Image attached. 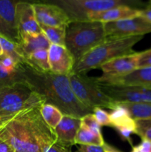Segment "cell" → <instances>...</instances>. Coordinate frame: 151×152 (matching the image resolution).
<instances>
[{
	"label": "cell",
	"mask_w": 151,
	"mask_h": 152,
	"mask_svg": "<svg viewBox=\"0 0 151 152\" xmlns=\"http://www.w3.org/2000/svg\"><path fill=\"white\" fill-rule=\"evenodd\" d=\"M41 105L20 111L0 126V138L14 152H44L56 142L54 130L44 122L40 112Z\"/></svg>",
	"instance_id": "6da1fadb"
},
{
	"label": "cell",
	"mask_w": 151,
	"mask_h": 152,
	"mask_svg": "<svg viewBox=\"0 0 151 152\" xmlns=\"http://www.w3.org/2000/svg\"><path fill=\"white\" fill-rule=\"evenodd\" d=\"M18 66L22 83L28 85L33 91L42 96L45 103L55 105L63 114L78 118L92 113L75 96L68 75L56 74L51 71H40L26 63Z\"/></svg>",
	"instance_id": "7a4b0ae2"
},
{
	"label": "cell",
	"mask_w": 151,
	"mask_h": 152,
	"mask_svg": "<svg viewBox=\"0 0 151 152\" xmlns=\"http://www.w3.org/2000/svg\"><path fill=\"white\" fill-rule=\"evenodd\" d=\"M142 38L143 36L107 37L103 42L76 62L72 72L87 74L90 70L101 68L105 62L114 58L133 53V46Z\"/></svg>",
	"instance_id": "3957f363"
},
{
	"label": "cell",
	"mask_w": 151,
	"mask_h": 152,
	"mask_svg": "<svg viewBox=\"0 0 151 152\" xmlns=\"http://www.w3.org/2000/svg\"><path fill=\"white\" fill-rule=\"evenodd\" d=\"M107 38L104 23L95 21H72L66 29L65 47L76 62Z\"/></svg>",
	"instance_id": "277c9868"
},
{
	"label": "cell",
	"mask_w": 151,
	"mask_h": 152,
	"mask_svg": "<svg viewBox=\"0 0 151 152\" xmlns=\"http://www.w3.org/2000/svg\"><path fill=\"white\" fill-rule=\"evenodd\" d=\"M44 103V98L24 83L0 88V118L4 121L20 111Z\"/></svg>",
	"instance_id": "5b68a950"
},
{
	"label": "cell",
	"mask_w": 151,
	"mask_h": 152,
	"mask_svg": "<svg viewBox=\"0 0 151 152\" xmlns=\"http://www.w3.org/2000/svg\"><path fill=\"white\" fill-rule=\"evenodd\" d=\"M68 76L73 92L86 108L92 112L96 107L112 109L115 102L99 88L96 77L74 72H70Z\"/></svg>",
	"instance_id": "8992f818"
},
{
	"label": "cell",
	"mask_w": 151,
	"mask_h": 152,
	"mask_svg": "<svg viewBox=\"0 0 151 152\" xmlns=\"http://www.w3.org/2000/svg\"><path fill=\"white\" fill-rule=\"evenodd\" d=\"M130 1L134 0H38V2L49 3L60 7L72 21H89L87 15L93 12L108 10L119 5H129Z\"/></svg>",
	"instance_id": "52a82bcc"
},
{
	"label": "cell",
	"mask_w": 151,
	"mask_h": 152,
	"mask_svg": "<svg viewBox=\"0 0 151 152\" xmlns=\"http://www.w3.org/2000/svg\"><path fill=\"white\" fill-rule=\"evenodd\" d=\"M98 83L99 88L115 102H151V88Z\"/></svg>",
	"instance_id": "ba28073f"
},
{
	"label": "cell",
	"mask_w": 151,
	"mask_h": 152,
	"mask_svg": "<svg viewBox=\"0 0 151 152\" xmlns=\"http://www.w3.org/2000/svg\"><path fill=\"white\" fill-rule=\"evenodd\" d=\"M107 37L144 36L151 33V22L142 16L104 23Z\"/></svg>",
	"instance_id": "9c48e42d"
},
{
	"label": "cell",
	"mask_w": 151,
	"mask_h": 152,
	"mask_svg": "<svg viewBox=\"0 0 151 152\" xmlns=\"http://www.w3.org/2000/svg\"><path fill=\"white\" fill-rule=\"evenodd\" d=\"M36 18L39 25L68 27L71 22L68 15L56 4L44 2L33 3Z\"/></svg>",
	"instance_id": "30bf717a"
},
{
	"label": "cell",
	"mask_w": 151,
	"mask_h": 152,
	"mask_svg": "<svg viewBox=\"0 0 151 152\" xmlns=\"http://www.w3.org/2000/svg\"><path fill=\"white\" fill-rule=\"evenodd\" d=\"M140 52H133L129 54L118 56L101 66L102 75L97 77L98 80H105L112 77L126 75L138 68Z\"/></svg>",
	"instance_id": "8fae6325"
},
{
	"label": "cell",
	"mask_w": 151,
	"mask_h": 152,
	"mask_svg": "<svg viewBox=\"0 0 151 152\" xmlns=\"http://www.w3.org/2000/svg\"><path fill=\"white\" fill-rule=\"evenodd\" d=\"M50 71L56 74L68 75L75 65L73 56L65 46L50 45L48 49Z\"/></svg>",
	"instance_id": "7c38bea8"
},
{
	"label": "cell",
	"mask_w": 151,
	"mask_h": 152,
	"mask_svg": "<svg viewBox=\"0 0 151 152\" xmlns=\"http://www.w3.org/2000/svg\"><path fill=\"white\" fill-rule=\"evenodd\" d=\"M16 25L19 36L42 32L36 18L33 4L28 1H20L16 5Z\"/></svg>",
	"instance_id": "4fadbf2b"
},
{
	"label": "cell",
	"mask_w": 151,
	"mask_h": 152,
	"mask_svg": "<svg viewBox=\"0 0 151 152\" xmlns=\"http://www.w3.org/2000/svg\"><path fill=\"white\" fill-rule=\"evenodd\" d=\"M97 80L99 83L109 85L138 86V87L151 88V67L139 68L126 75L105 79V80L97 79Z\"/></svg>",
	"instance_id": "5bb4252c"
},
{
	"label": "cell",
	"mask_w": 151,
	"mask_h": 152,
	"mask_svg": "<svg viewBox=\"0 0 151 152\" xmlns=\"http://www.w3.org/2000/svg\"><path fill=\"white\" fill-rule=\"evenodd\" d=\"M81 126V118L63 114L62 120L54 129L56 142L67 148L75 144V138Z\"/></svg>",
	"instance_id": "9a60e30c"
},
{
	"label": "cell",
	"mask_w": 151,
	"mask_h": 152,
	"mask_svg": "<svg viewBox=\"0 0 151 152\" xmlns=\"http://www.w3.org/2000/svg\"><path fill=\"white\" fill-rule=\"evenodd\" d=\"M140 16L141 10L139 9L129 5H119L103 11L90 13L87 15V19L90 21L107 23Z\"/></svg>",
	"instance_id": "2e32d148"
},
{
	"label": "cell",
	"mask_w": 151,
	"mask_h": 152,
	"mask_svg": "<svg viewBox=\"0 0 151 152\" xmlns=\"http://www.w3.org/2000/svg\"><path fill=\"white\" fill-rule=\"evenodd\" d=\"M19 45L25 58L38 50H48L50 42L42 32L37 34H23L19 35Z\"/></svg>",
	"instance_id": "e0dca14e"
},
{
	"label": "cell",
	"mask_w": 151,
	"mask_h": 152,
	"mask_svg": "<svg viewBox=\"0 0 151 152\" xmlns=\"http://www.w3.org/2000/svg\"><path fill=\"white\" fill-rule=\"evenodd\" d=\"M109 114L111 127L115 128L116 131L122 129H131L136 131L135 120L130 117L124 107L115 102Z\"/></svg>",
	"instance_id": "ac0fdd59"
},
{
	"label": "cell",
	"mask_w": 151,
	"mask_h": 152,
	"mask_svg": "<svg viewBox=\"0 0 151 152\" xmlns=\"http://www.w3.org/2000/svg\"><path fill=\"white\" fill-rule=\"evenodd\" d=\"M0 43L2 47L3 55L11 57L17 65L26 63V58L19 43L11 41L1 35H0Z\"/></svg>",
	"instance_id": "d6986e66"
},
{
	"label": "cell",
	"mask_w": 151,
	"mask_h": 152,
	"mask_svg": "<svg viewBox=\"0 0 151 152\" xmlns=\"http://www.w3.org/2000/svg\"><path fill=\"white\" fill-rule=\"evenodd\" d=\"M128 111L134 120L151 119V102H117Z\"/></svg>",
	"instance_id": "ffe728a7"
},
{
	"label": "cell",
	"mask_w": 151,
	"mask_h": 152,
	"mask_svg": "<svg viewBox=\"0 0 151 152\" xmlns=\"http://www.w3.org/2000/svg\"><path fill=\"white\" fill-rule=\"evenodd\" d=\"M75 144L103 146L105 140L102 134H95L84 126H80L75 138Z\"/></svg>",
	"instance_id": "44dd1931"
},
{
	"label": "cell",
	"mask_w": 151,
	"mask_h": 152,
	"mask_svg": "<svg viewBox=\"0 0 151 152\" xmlns=\"http://www.w3.org/2000/svg\"><path fill=\"white\" fill-rule=\"evenodd\" d=\"M26 64L40 71H50L48 60V50L42 49L33 52L26 57Z\"/></svg>",
	"instance_id": "7402d4cb"
},
{
	"label": "cell",
	"mask_w": 151,
	"mask_h": 152,
	"mask_svg": "<svg viewBox=\"0 0 151 152\" xmlns=\"http://www.w3.org/2000/svg\"><path fill=\"white\" fill-rule=\"evenodd\" d=\"M42 118L44 122L54 130L59 125L63 117V113L55 105L49 103H44L40 108Z\"/></svg>",
	"instance_id": "603a6c76"
},
{
	"label": "cell",
	"mask_w": 151,
	"mask_h": 152,
	"mask_svg": "<svg viewBox=\"0 0 151 152\" xmlns=\"http://www.w3.org/2000/svg\"><path fill=\"white\" fill-rule=\"evenodd\" d=\"M40 28L50 44L65 46L67 27H50L40 25Z\"/></svg>",
	"instance_id": "cb8c5ba5"
},
{
	"label": "cell",
	"mask_w": 151,
	"mask_h": 152,
	"mask_svg": "<svg viewBox=\"0 0 151 152\" xmlns=\"http://www.w3.org/2000/svg\"><path fill=\"white\" fill-rule=\"evenodd\" d=\"M17 83H22L19 66L13 72L7 71L2 66L0 61V88L7 87Z\"/></svg>",
	"instance_id": "d4e9b609"
},
{
	"label": "cell",
	"mask_w": 151,
	"mask_h": 152,
	"mask_svg": "<svg viewBox=\"0 0 151 152\" xmlns=\"http://www.w3.org/2000/svg\"><path fill=\"white\" fill-rule=\"evenodd\" d=\"M136 131L135 134L139 135L142 140L151 142V119L135 120Z\"/></svg>",
	"instance_id": "484cf974"
},
{
	"label": "cell",
	"mask_w": 151,
	"mask_h": 152,
	"mask_svg": "<svg viewBox=\"0 0 151 152\" xmlns=\"http://www.w3.org/2000/svg\"><path fill=\"white\" fill-rule=\"evenodd\" d=\"M81 126L97 134H102L101 127L93 113H90L81 118Z\"/></svg>",
	"instance_id": "4316f807"
},
{
	"label": "cell",
	"mask_w": 151,
	"mask_h": 152,
	"mask_svg": "<svg viewBox=\"0 0 151 152\" xmlns=\"http://www.w3.org/2000/svg\"><path fill=\"white\" fill-rule=\"evenodd\" d=\"M0 35L6 37L8 39L19 43V36L18 31L12 28L0 15Z\"/></svg>",
	"instance_id": "83f0119b"
},
{
	"label": "cell",
	"mask_w": 151,
	"mask_h": 152,
	"mask_svg": "<svg viewBox=\"0 0 151 152\" xmlns=\"http://www.w3.org/2000/svg\"><path fill=\"white\" fill-rule=\"evenodd\" d=\"M93 114L97 120L98 123L101 126H110L111 127L110 114L105 110L99 107H96L93 109Z\"/></svg>",
	"instance_id": "f1b7e54d"
},
{
	"label": "cell",
	"mask_w": 151,
	"mask_h": 152,
	"mask_svg": "<svg viewBox=\"0 0 151 152\" xmlns=\"http://www.w3.org/2000/svg\"><path fill=\"white\" fill-rule=\"evenodd\" d=\"M146 67H151V48L140 52L139 53L138 68Z\"/></svg>",
	"instance_id": "f546056e"
},
{
	"label": "cell",
	"mask_w": 151,
	"mask_h": 152,
	"mask_svg": "<svg viewBox=\"0 0 151 152\" xmlns=\"http://www.w3.org/2000/svg\"><path fill=\"white\" fill-rule=\"evenodd\" d=\"M0 61H1V63L2 65V66L7 70V71H10V72H13L17 68V64L15 62V61L12 59L11 57L8 56H4L2 55L1 56H0Z\"/></svg>",
	"instance_id": "4dcf8cb0"
},
{
	"label": "cell",
	"mask_w": 151,
	"mask_h": 152,
	"mask_svg": "<svg viewBox=\"0 0 151 152\" xmlns=\"http://www.w3.org/2000/svg\"><path fill=\"white\" fill-rule=\"evenodd\" d=\"M44 152H71V150L70 148H67L55 142L44 148Z\"/></svg>",
	"instance_id": "1f68e13d"
},
{
	"label": "cell",
	"mask_w": 151,
	"mask_h": 152,
	"mask_svg": "<svg viewBox=\"0 0 151 152\" xmlns=\"http://www.w3.org/2000/svg\"><path fill=\"white\" fill-rule=\"evenodd\" d=\"M76 152H105L103 146L80 145Z\"/></svg>",
	"instance_id": "d6a6232c"
},
{
	"label": "cell",
	"mask_w": 151,
	"mask_h": 152,
	"mask_svg": "<svg viewBox=\"0 0 151 152\" xmlns=\"http://www.w3.org/2000/svg\"><path fill=\"white\" fill-rule=\"evenodd\" d=\"M142 152H151V142L142 140V142L138 145Z\"/></svg>",
	"instance_id": "836d02e7"
},
{
	"label": "cell",
	"mask_w": 151,
	"mask_h": 152,
	"mask_svg": "<svg viewBox=\"0 0 151 152\" xmlns=\"http://www.w3.org/2000/svg\"><path fill=\"white\" fill-rule=\"evenodd\" d=\"M0 152H14L13 148L5 142L4 140L0 138Z\"/></svg>",
	"instance_id": "e575fe53"
},
{
	"label": "cell",
	"mask_w": 151,
	"mask_h": 152,
	"mask_svg": "<svg viewBox=\"0 0 151 152\" xmlns=\"http://www.w3.org/2000/svg\"><path fill=\"white\" fill-rule=\"evenodd\" d=\"M141 16L151 22V5L148 6L147 7L143 10H141Z\"/></svg>",
	"instance_id": "d590c367"
},
{
	"label": "cell",
	"mask_w": 151,
	"mask_h": 152,
	"mask_svg": "<svg viewBox=\"0 0 151 152\" xmlns=\"http://www.w3.org/2000/svg\"><path fill=\"white\" fill-rule=\"evenodd\" d=\"M103 148L105 152H121L118 149L115 148V147L112 146V145H109V144L105 142V144L103 145Z\"/></svg>",
	"instance_id": "8d00e7d4"
},
{
	"label": "cell",
	"mask_w": 151,
	"mask_h": 152,
	"mask_svg": "<svg viewBox=\"0 0 151 152\" xmlns=\"http://www.w3.org/2000/svg\"><path fill=\"white\" fill-rule=\"evenodd\" d=\"M131 152H142L141 150L139 149V148L137 146H133V150H132Z\"/></svg>",
	"instance_id": "74e56055"
},
{
	"label": "cell",
	"mask_w": 151,
	"mask_h": 152,
	"mask_svg": "<svg viewBox=\"0 0 151 152\" xmlns=\"http://www.w3.org/2000/svg\"><path fill=\"white\" fill-rule=\"evenodd\" d=\"M24 1H28V2H30V3H36V2H38V0H22Z\"/></svg>",
	"instance_id": "f35d334b"
},
{
	"label": "cell",
	"mask_w": 151,
	"mask_h": 152,
	"mask_svg": "<svg viewBox=\"0 0 151 152\" xmlns=\"http://www.w3.org/2000/svg\"><path fill=\"white\" fill-rule=\"evenodd\" d=\"M3 55V50H2V47H1V45L0 43V56H1Z\"/></svg>",
	"instance_id": "ab89813d"
},
{
	"label": "cell",
	"mask_w": 151,
	"mask_h": 152,
	"mask_svg": "<svg viewBox=\"0 0 151 152\" xmlns=\"http://www.w3.org/2000/svg\"><path fill=\"white\" fill-rule=\"evenodd\" d=\"M4 120H2V119L0 118V126H1V125H2V123H4Z\"/></svg>",
	"instance_id": "60d3db41"
},
{
	"label": "cell",
	"mask_w": 151,
	"mask_h": 152,
	"mask_svg": "<svg viewBox=\"0 0 151 152\" xmlns=\"http://www.w3.org/2000/svg\"><path fill=\"white\" fill-rule=\"evenodd\" d=\"M74 1H92V0H74Z\"/></svg>",
	"instance_id": "b9f144b4"
}]
</instances>
